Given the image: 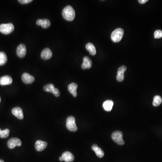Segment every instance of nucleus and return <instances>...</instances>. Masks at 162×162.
<instances>
[{
  "mask_svg": "<svg viewBox=\"0 0 162 162\" xmlns=\"http://www.w3.org/2000/svg\"><path fill=\"white\" fill-rule=\"evenodd\" d=\"M59 160H60V161H63V159H62V158L61 157H60L59 158Z\"/></svg>",
  "mask_w": 162,
  "mask_h": 162,
  "instance_id": "c85d7f7f",
  "label": "nucleus"
},
{
  "mask_svg": "<svg viewBox=\"0 0 162 162\" xmlns=\"http://www.w3.org/2000/svg\"><path fill=\"white\" fill-rule=\"evenodd\" d=\"M66 127L68 130L71 132H76L78 127L75 123V119L73 116L68 117L66 120Z\"/></svg>",
  "mask_w": 162,
  "mask_h": 162,
  "instance_id": "7ed1b4c3",
  "label": "nucleus"
},
{
  "mask_svg": "<svg viewBox=\"0 0 162 162\" xmlns=\"http://www.w3.org/2000/svg\"><path fill=\"white\" fill-rule=\"evenodd\" d=\"M32 1H33L32 0H19L18 1L20 2V3L23 4L29 3L30 2H32Z\"/></svg>",
  "mask_w": 162,
  "mask_h": 162,
  "instance_id": "bb28decb",
  "label": "nucleus"
},
{
  "mask_svg": "<svg viewBox=\"0 0 162 162\" xmlns=\"http://www.w3.org/2000/svg\"><path fill=\"white\" fill-rule=\"evenodd\" d=\"M22 80L26 84H30L33 82L35 80V78L28 73H25L22 76Z\"/></svg>",
  "mask_w": 162,
  "mask_h": 162,
  "instance_id": "f8f14e48",
  "label": "nucleus"
},
{
  "mask_svg": "<svg viewBox=\"0 0 162 162\" xmlns=\"http://www.w3.org/2000/svg\"><path fill=\"white\" fill-rule=\"evenodd\" d=\"M12 81L13 80L11 77L5 75L0 78V85L2 86L8 85L11 84Z\"/></svg>",
  "mask_w": 162,
  "mask_h": 162,
  "instance_id": "2eb2a0df",
  "label": "nucleus"
},
{
  "mask_svg": "<svg viewBox=\"0 0 162 162\" xmlns=\"http://www.w3.org/2000/svg\"><path fill=\"white\" fill-rule=\"evenodd\" d=\"M113 105H114V102L112 100H107L104 102L103 107L105 111L110 112L113 108Z\"/></svg>",
  "mask_w": 162,
  "mask_h": 162,
  "instance_id": "6ab92c4d",
  "label": "nucleus"
},
{
  "mask_svg": "<svg viewBox=\"0 0 162 162\" xmlns=\"http://www.w3.org/2000/svg\"><path fill=\"white\" fill-rule=\"evenodd\" d=\"M78 85L74 82L71 83L68 86V91L75 97H76L77 96V90L78 88Z\"/></svg>",
  "mask_w": 162,
  "mask_h": 162,
  "instance_id": "dca6fc26",
  "label": "nucleus"
},
{
  "mask_svg": "<svg viewBox=\"0 0 162 162\" xmlns=\"http://www.w3.org/2000/svg\"><path fill=\"white\" fill-rule=\"evenodd\" d=\"M37 25H41L43 28L46 29L51 25V22L48 19H39L36 22Z\"/></svg>",
  "mask_w": 162,
  "mask_h": 162,
  "instance_id": "f3484780",
  "label": "nucleus"
},
{
  "mask_svg": "<svg viewBox=\"0 0 162 162\" xmlns=\"http://www.w3.org/2000/svg\"><path fill=\"white\" fill-rule=\"evenodd\" d=\"M62 15L65 20L73 21L75 17V12L71 5H67L62 11Z\"/></svg>",
  "mask_w": 162,
  "mask_h": 162,
  "instance_id": "f257e3e1",
  "label": "nucleus"
},
{
  "mask_svg": "<svg viewBox=\"0 0 162 162\" xmlns=\"http://www.w3.org/2000/svg\"><path fill=\"white\" fill-rule=\"evenodd\" d=\"M7 61V56L4 52H0V66H2L6 63Z\"/></svg>",
  "mask_w": 162,
  "mask_h": 162,
  "instance_id": "412c9836",
  "label": "nucleus"
},
{
  "mask_svg": "<svg viewBox=\"0 0 162 162\" xmlns=\"http://www.w3.org/2000/svg\"><path fill=\"white\" fill-rule=\"evenodd\" d=\"M43 88L46 92L52 93L55 89V86L52 84H48L45 86Z\"/></svg>",
  "mask_w": 162,
  "mask_h": 162,
  "instance_id": "b1692460",
  "label": "nucleus"
},
{
  "mask_svg": "<svg viewBox=\"0 0 162 162\" xmlns=\"http://www.w3.org/2000/svg\"><path fill=\"white\" fill-rule=\"evenodd\" d=\"M86 50L89 52L90 54L92 56H95L96 53V48L94 45L92 43H88L86 46Z\"/></svg>",
  "mask_w": 162,
  "mask_h": 162,
  "instance_id": "aec40b11",
  "label": "nucleus"
},
{
  "mask_svg": "<svg viewBox=\"0 0 162 162\" xmlns=\"http://www.w3.org/2000/svg\"><path fill=\"white\" fill-rule=\"evenodd\" d=\"M48 146V143L45 141L38 140L35 143V147L38 151H42L44 150Z\"/></svg>",
  "mask_w": 162,
  "mask_h": 162,
  "instance_id": "9d476101",
  "label": "nucleus"
},
{
  "mask_svg": "<svg viewBox=\"0 0 162 162\" xmlns=\"http://www.w3.org/2000/svg\"><path fill=\"white\" fill-rule=\"evenodd\" d=\"M22 145L21 140L18 138H12L9 140L7 142L8 147L11 149L14 148L16 146H20Z\"/></svg>",
  "mask_w": 162,
  "mask_h": 162,
  "instance_id": "423d86ee",
  "label": "nucleus"
},
{
  "mask_svg": "<svg viewBox=\"0 0 162 162\" xmlns=\"http://www.w3.org/2000/svg\"><path fill=\"white\" fill-rule=\"evenodd\" d=\"M41 56L42 59L44 60H48L52 58V52L49 48H46L42 52Z\"/></svg>",
  "mask_w": 162,
  "mask_h": 162,
  "instance_id": "ddd939ff",
  "label": "nucleus"
},
{
  "mask_svg": "<svg viewBox=\"0 0 162 162\" xmlns=\"http://www.w3.org/2000/svg\"><path fill=\"white\" fill-rule=\"evenodd\" d=\"M92 66V61L88 56H85L83 59L81 67L83 70L90 68Z\"/></svg>",
  "mask_w": 162,
  "mask_h": 162,
  "instance_id": "4468645a",
  "label": "nucleus"
},
{
  "mask_svg": "<svg viewBox=\"0 0 162 162\" xmlns=\"http://www.w3.org/2000/svg\"><path fill=\"white\" fill-rule=\"evenodd\" d=\"M17 56L20 58H23L26 54V48L23 44H20L18 46L16 50Z\"/></svg>",
  "mask_w": 162,
  "mask_h": 162,
  "instance_id": "6e6552de",
  "label": "nucleus"
},
{
  "mask_svg": "<svg viewBox=\"0 0 162 162\" xmlns=\"http://www.w3.org/2000/svg\"><path fill=\"white\" fill-rule=\"evenodd\" d=\"M124 31L121 28H118L112 33L111 38L113 42H120L123 37Z\"/></svg>",
  "mask_w": 162,
  "mask_h": 162,
  "instance_id": "f03ea898",
  "label": "nucleus"
},
{
  "mask_svg": "<svg viewBox=\"0 0 162 162\" xmlns=\"http://www.w3.org/2000/svg\"><path fill=\"white\" fill-rule=\"evenodd\" d=\"M127 67L123 65L118 69L116 79L118 82H122L124 79V73L126 71Z\"/></svg>",
  "mask_w": 162,
  "mask_h": 162,
  "instance_id": "0eeeda50",
  "label": "nucleus"
},
{
  "mask_svg": "<svg viewBox=\"0 0 162 162\" xmlns=\"http://www.w3.org/2000/svg\"><path fill=\"white\" fill-rule=\"evenodd\" d=\"M12 113L15 117L19 119H23V110L19 107L14 108L12 110Z\"/></svg>",
  "mask_w": 162,
  "mask_h": 162,
  "instance_id": "1a4fd4ad",
  "label": "nucleus"
},
{
  "mask_svg": "<svg viewBox=\"0 0 162 162\" xmlns=\"http://www.w3.org/2000/svg\"><path fill=\"white\" fill-rule=\"evenodd\" d=\"M123 133L120 131H115L112 134V138L114 142H116L119 145H123L124 144V141L123 137Z\"/></svg>",
  "mask_w": 162,
  "mask_h": 162,
  "instance_id": "39448f33",
  "label": "nucleus"
},
{
  "mask_svg": "<svg viewBox=\"0 0 162 162\" xmlns=\"http://www.w3.org/2000/svg\"><path fill=\"white\" fill-rule=\"evenodd\" d=\"M0 162H4V161L2 159H0Z\"/></svg>",
  "mask_w": 162,
  "mask_h": 162,
  "instance_id": "c756f323",
  "label": "nucleus"
},
{
  "mask_svg": "<svg viewBox=\"0 0 162 162\" xmlns=\"http://www.w3.org/2000/svg\"><path fill=\"white\" fill-rule=\"evenodd\" d=\"M92 148L99 158H102V157H103L104 156V153L101 148L98 147L97 145H93L92 146Z\"/></svg>",
  "mask_w": 162,
  "mask_h": 162,
  "instance_id": "a211bd4d",
  "label": "nucleus"
},
{
  "mask_svg": "<svg viewBox=\"0 0 162 162\" xmlns=\"http://www.w3.org/2000/svg\"><path fill=\"white\" fill-rule=\"evenodd\" d=\"M14 25L11 23H3L0 25V32L4 34H9L14 30Z\"/></svg>",
  "mask_w": 162,
  "mask_h": 162,
  "instance_id": "20e7f679",
  "label": "nucleus"
},
{
  "mask_svg": "<svg viewBox=\"0 0 162 162\" xmlns=\"http://www.w3.org/2000/svg\"><path fill=\"white\" fill-rule=\"evenodd\" d=\"M10 133V130L8 129L1 130L0 129V137L2 138H7L9 135Z\"/></svg>",
  "mask_w": 162,
  "mask_h": 162,
  "instance_id": "5701e85b",
  "label": "nucleus"
},
{
  "mask_svg": "<svg viewBox=\"0 0 162 162\" xmlns=\"http://www.w3.org/2000/svg\"><path fill=\"white\" fill-rule=\"evenodd\" d=\"M52 93L55 95V96H56V97H59V96H60V92L58 89L56 88H55Z\"/></svg>",
  "mask_w": 162,
  "mask_h": 162,
  "instance_id": "a878e982",
  "label": "nucleus"
},
{
  "mask_svg": "<svg viewBox=\"0 0 162 162\" xmlns=\"http://www.w3.org/2000/svg\"><path fill=\"white\" fill-rule=\"evenodd\" d=\"M154 37L156 39H159L162 37V31L157 30L154 33Z\"/></svg>",
  "mask_w": 162,
  "mask_h": 162,
  "instance_id": "393cba45",
  "label": "nucleus"
},
{
  "mask_svg": "<svg viewBox=\"0 0 162 162\" xmlns=\"http://www.w3.org/2000/svg\"><path fill=\"white\" fill-rule=\"evenodd\" d=\"M148 0H139L138 1V2L142 4H145L146 3V2H147Z\"/></svg>",
  "mask_w": 162,
  "mask_h": 162,
  "instance_id": "cd10ccee",
  "label": "nucleus"
},
{
  "mask_svg": "<svg viewBox=\"0 0 162 162\" xmlns=\"http://www.w3.org/2000/svg\"><path fill=\"white\" fill-rule=\"evenodd\" d=\"M162 102V99L161 96H155L153 99V105L154 106H158L160 105Z\"/></svg>",
  "mask_w": 162,
  "mask_h": 162,
  "instance_id": "4be33fe9",
  "label": "nucleus"
},
{
  "mask_svg": "<svg viewBox=\"0 0 162 162\" xmlns=\"http://www.w3.org/2000/svg\"><path fill=\"white\" fill-rule=\"evenodd\" d=\"M1 98L0 97V102H1Z\"/></svg>",
  "mask_w": 162,
  "mask_h": 162,
  "instance_id": "7c9ffc66",
  "label": "nucleus"
},
{
  "mask_svg": "<svg viewBox=\"0 0 162 162\" xmlns=\"http://www.w3.org/2000/svg\"><path fill=\"white\" fill-rule=\"evenodd\" d=\"M61 157L63 161L65 162H73L74 160V157L71 153L69 151H65L62 154Z\"/></svg>",
  "mask_w": 162,
  "mask_h": 162,
  "instance_id": "9b49d317",
  "label": "nucleus"
}]
</instances>
